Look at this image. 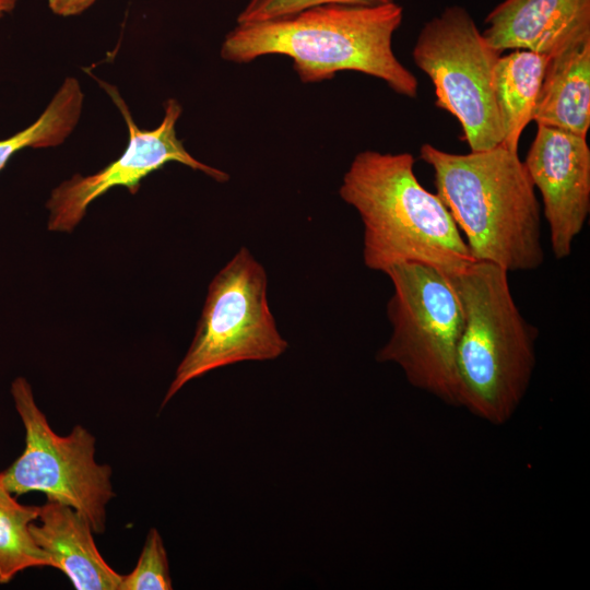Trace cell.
I'll return each instance as SVG.
<instances>
[{
	"instance_id": "cell-1",
	"label": "cell",
	"mask_w": 590,
	"mask_h": 590,
	"mask_svg": "<svg viewBox=\"0 0 590 590\" xmlns=\"http://www.w3.org/2000/svg\"><path fill=\"white\" fill-rule=\"evenodd\" d=\"M402 17L403 9L394 1L377 7H312L237 24L225 36L221 56L245 63L266 55H284L293 60L303 83L330 80L339 71H358L413 98L417 95V79L392 49V36Z\"/></svg>"
},
{
	"instance_id": "cell-2",
	"label": "cell",
	"mask_w": 590,
	"mask_h": 590,
	"mask_svg": "<svg viewBox=\"0 0 590 590\" xmlns=\"http://www.w3.org/2000/svg\"><path fill=\"white\" fill-rule=\"evenodd\" d=\"M420 158L433 168L436 193L463 232L474 261L507 272L543 264L540 203L518 152L498 144L457 154L425 143Z\"/></svg>"
},
{
	"instance_id": "cell-3",
	"label": "cell",
	"mask_w": 590,
	"mask_h": 590,
	"mask_svg": "<svg viewBox=\"0 0 590 590\" xmlns=\"http://www.w3.org/2000/svg\"><path fill=\"white\" fill-rule=\"evenodd\" d=\"M410 153L366 150L353 158L339 194L359 214L363 260L385 272L403 262H421L455 273L474 260L450 212L414 173Z\"/></svg>"
},
{
	"instance_id": "cell-4",
	"label": "cell",
	"mask_w": 590,
	"mask_h": 590,
	"mask_svg": "<svg viewBox=\"0 0 590 590\" xmlns=\"http://www.w3.org/2000/svg\"><path fill=\"white\" fill-rule=\"evenodd\" d=\"M444 275L462 312L457 350L459 406L487 423L503 425L516 413L530 386L538 329L521 315L508 272L502 267L473 261Z\"/></svg>"
},
{
	"instance_id": "cell-5",
	"label": "cell",
	"mask_w": 590,
	"mask_h": 590,
	"mask_svg": "<svg viewBox=\"0 0 590 590\" xmlns=\"http://www.w3.org/2000/svg\"><path fill=\"white\" fill-rule=\"evenodd\" d=\"M384 273L393 286L387 304L392 332L376 359L397 364L413 387L459 406L462 312L455 291L444 273L421 262L398 263Z\"/></svg>"
},
{
	"instance_id": "cell-6",
	"label": "cell",
	"mask_w": 590,
	"mask_h": 590,
	"mask_svg": "<svg viewBox=\"0 0 590 590\" xmlns=\"http://www.w3.org/2000/svg\"><path fill=\"white\" fill-rule=\"evenodd\" d=\"M267 286L264 268L241 247L211 281L193 340L162 405L187 382L213 369L274 359L286 351L288 344L270 310Z\"/></svg>"
},
{
	"instance_id": "cell-7",
	"label": "cell",
	"mask_w": 590,
	"mask_h": 590,
	"mask_svg": "<svg viewBox=\"0 0 590 590\" xmlns=\"http://www.w3.org/2000/svg\"><path fill=\"white\" fill-rule=\"evenodd\" d=\"M11 396L25 429V448L2 471L5 486L15 496L44 493L84 515L94 533H103L106 506L115 493L111 468L95 460L94 436L81 425L67 436L56 434L24 377L12 381Z\"/></svg>"
},
{
	"instance_id": "cell-8",
	"label": "cell",
	"mask_w": 590,
	"mask_h": 590,
	"mask_svg": "<svg viewBox=\"0 0 590 590\" xmlns=\"http://www.w3.org/2000/svg\"><path fill=\"white\" fill-rule=\"evenodd\" d=\"M413 60L432 80L436 106L455 116L471 151L503 141L493 92L494 67L500 52L491 47L461 5H449L421 28Z\"/></svg>"
},
{
	"instance_id": "cell-9",
	"label": "cell",
	"mask_w": 590,
	"mask_h": 590,
	"mask_svg": "<svg viewBox=\"0 0 590 590\" xmlns=\"http://www.w3.org/2000/svg\"><path fill=\"white\" fill-rule=\"evenodd\" d=\"M97 81L120 110L129 130V143L118 160L99 172L88 176L75 174L51 191L46 203L49 211V231L71 233L85 216L88 205L97 198L118 186L134 194L142 179L169 162L202 172L219 182L229 179L227 173L196 160L177 138L176 122L182 111L177 99L166 101L164 118L157 128L141 130L117 88L98 79Z\"/></svg>"
},
{
	"instance_id": "cell-10",
	"label": "cell",
	"mask_w": 590,
	"mask_h": 590,
	"mask_svg": "<svg viewBox=\"0 0 590 590\" xmlns=\"http://www.w3.org/2000/svg\"><path fill=\"white\" fill-rule=\"evenodd\" d=\"M541 196L556 259L570 256L590 212V148L587 137L538 126L523 162Z\"/></svg>"
},
{
	"instance_id": "cell-11",
	"label": "cell",
	"mask_w": 590,
	"mask_h": 590,
	"mask_svg": "<svg viewBox=\"0 0 590 590\" xmlns=\"http://www.w3.org/2000/svg\"><path fill=\"white\" fill-rule=\"evenodd\" d=\"M482 33L499 51L553 56L590 37V0H504L486 16Z\"/></svg>"
},
{
	"instance_id": "cell-12",
	"label": "cell",
	"mask_w": 590,
	"mask_h": 590,
	"mask_svg": "<svg viewBox=\"0 0 590 590\" xmlns=\"http://www.w3.org/2000/svg\"><path fill=\"white\" fill-rule=\"evenodd\" d=\"M31 532L47 554L50 567L61 570L78 590H119L122 575L98 552L88 519L74 508L47 499L39 506Z\"/></svg>"
},
{
	"instance_id": "cell-13",
	"label": "cell",
	"mask_w": 590,
	"mask_h": 590,
	"mask_svg": "<svg viewBox=\"0 0 590 590\" xmlns=\"http://www.w3.org/2000/svg\"><path fill=\"white\" fill-rule=\"evenodd\" d=\"M533 121L587 137L590 128V37L548 57Z\"/></svg>"
},
{
	"instance_id": "cell-14",
	"label": "cell",
	"mask_w": 590,
	"mask_h": 590,
	"mask_svg": "<svg viewBox=\"0 0 590 590\" xmlns=\"http://www.w3.org/2000/svg\"><path fill=\"white\" fill-rule=\"evenodd\" d=\"M548 56L514 50L499 56L493 72V92L503 131L502 144L518 152L519 139L533 113Z\"/></svg>"
},
{
	"instance_id": "cell-15",
	"label": "cell",
	"mask_w": 590,
	"mask_h": 590,
	"mask_svg": "<svg viewBox=\"0 0 590 590\" xmlns=\"http://www.w3.org/2000/svg\"><path fill=\"white\" fill-rule=\"evenodd\" d=\"M39 506L20 504L5 486L0 472V583L34 567H50L47 554L37 545L31 523L37 520Z\"/></svg>"
},
{
	"instance_id": "cell-16",
	"label": "cell",
	"mask_w": 590,
	"mask_h": 590,
	"mask_svg": "<svg viewBox=\"0 0 590 590\" xmlns=\"http://www.w3.org/2000/svg\"><path fill=\"white\" fill-rule=\"evenodd\" d=\"M84 94L79 81L67 78L42 115L27 128L0 140V170L25 148H52L62 144L75 129L82 113Z\"/></svg>"
},
{
	"instance_id": "cell-17",
	"label": "cell",
	"mask_w": 590,
	"mask_h": 590,
	"mask_svg": "<svg viewBox=\"0 0 590 590\" xmlns=\"http://www.w3.org/2000/svg\"><path fill=\"white\" fill-rule=\"evenodd\" d=\"M173 589L167 553L161 534L152 528L133 570L122 576L119 590Z\"/></svg>"
},
{
	"instance_id": "cell-18",
	"label": "cell",
	"mask_w": 590,
	"mask_h": 590,
	"mask_svg": "<svg viewBox=\"0 0 590 590\" xmlns=\"http://www.w3.org/2000/svg\"><path fill=\"white\" fill-rule=\"evenodd\" d=\"M390 2L393 0H250L237 16V24L280 17L324 4L377 7Z\"/></svg>"
},
{
	"instance_id": "cell-19",
	"label": "cell",
	"mask_w": 590,
	"mask_h": 590,
	"mask_svg": "<svg viewBox=\"0 0 590 590\" xmlns=\"http://www.w3.org/2000/svg\"><path fill=\"white\" fill-rule=\"evenodd\" d=\"M95 0H48L49 9L60 16L78 15L88 9Z\"/></svg>"
},
{
	"instance_id": "cell-20",
	"label": "cell",
	"mask_w": 590,
	"mask_h": 590,
	"mask_svg": "<svg viewBox=\"0 0 590 590\" xmlns=\"http://www.w3.org/2000/svg\"><path fill=\"white\" fill-rule=\"evenodd\" d=\"M17 0H0V19L5 14L11 12L15 5Z\"/></svg>"
}]
</instances>
